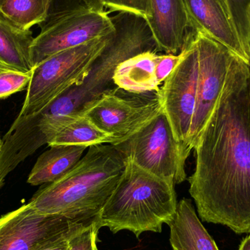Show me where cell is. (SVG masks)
Returning a JSON list of instances; mask_svg holds the SVG:
<instances>
[{
  "instance_id": "1",
  "label": "cell",
  "mask_w": 250,
  "mask_h": 250,
  "mask_svg": "<svg viewBox=\"0 0 250 250\" xmlns=\"http://www.w3.org/2000/svg\"><path fill=\"white\" fill-rule=\"evenodd\" d=\"M250 67L233 56L196 145L189 192L204 222L250 233Z\"/></svg>"
},
{
  "instance_id": "2",
  "label": "cell",
  "mask_w": 250,
  "mask_h": 250,
  "mask_svg": "<svg viewBox=\"0 0 250 250\" xmlns=\"http://www.w3.org/2000/svg\"><path fill=\"white\" fill-rule=\"evenodd\" d=\"M123 154L111 144L89 146L64 176L40 189L29 201L37 212L73 220H95L124 170Z\"/></svg>"
},
{
  "instance_id": "3",
  "label": "cell",
  "mask_w": 250,
  "mask_h": 250,
  "mask_svg": "<svg viewBox=\"0 0 250 250\" xmlns=\"http://www.w3.org/2000/svg\"><path fill=\"white\" fill-rule=\"evenodd\" d=\"M125 161L115 189L95 218L98 228L113 233L129 230L137 238L145 232L161 233L176 215L175 184Z\"/></svg>"
},
{
  "instance_id": "4",
  "label": "cell",
  "mask_w": 250,
  "mask_h": 250,
  "mask_svg": "<svg viewBox=\"0 0 250 250\" xmlns=\"http://www.w3.org/2000/svg\"><path fill=\"white\" fill-rule=\"evenodd\" d=\"M108 36L60 51L35 66L18 118L38 114L72 86L82 85Z\"/></svg>"
},
{
  "instance_id": "5",
  "label": "cell",
  "mask_w": 250,
  "mask_h": 250,
  "mask_svg": "<svg viewBox=\"0 0 250 250\" xmlns=\"http://www.w3.org/2000/svg\"><path fill=\"white\" fill-rule=\"evenodd\" d=\"M111 19L114 30L81 85L92 101L118 89L113 82V76L123 62L141 53L160 51L144 16L122 11Z\"/></svg>"
},
{
  "instance_id": "6",
  "label": "cell",
  "mask_w": 250,
  "mask_h": 250,
  "mask_svg": "<svg viewBox=\"0 0 250 250\" xmlns=\"http://www.w3.org/2000/svg\"><path fill=\"white\" fill-rule=\"evenodd\" d=\"M114 146L125 160L154 176L175 185L186 180L185 163L191 151L176 139L163 111L129 139Z\"/></svg>"
},
{
  "instance_id": "7",
  "label": "cell",
  "mask_w": 250,
  "mask_h": 250,
  "mask_svg": "<svg viewBox=\"0 0 250 250\" xmlns=\"http://www.w3.org/2000/svg\"><path fill=\"white\" fill-rule=\"evenodd\" d=\"M117 89L89 103L82 112L101 130L117 140L129 139L163 111L158 92L125 96Z\"/></svg>"
},
{
  "instance_id": "8",
  "label": "cell",
  "mask_w": 250,
  "mask_h": 250,
  "mask_svg": "<svg viewBox=\"0 0 250 250\" xmlns=\"http://www.w3.org/2000/svg\"><path fill=\"white\" fill-rule=\"evenodd\" d=\"M41 26L31 48L34 67L60 51L106 36L114 30L111 17L105 10L74 12L48 19Z\"/></svg>"
},
{
  "instance_id": "9",
  "label": "cell",
  "mask_w": 250,
  "mask_h": 250,
  "mask_svg": "<svg viewBox=\"0 0 250 250\" xmlns=\"http://www.w3.org/2000/svg\"><path fill=\"white\" fill-rule=\"evenodd\" d=\"M195 31L191 35L176 68L159 90L163 111L173 135L181 144L189 146V135L196 105L198 54Z\"/></svg>"
},
{
  "instance_id": "10",
  "label": "cell",
  "mask_w": 250,
  "mask_h": 250,
  "mask_svg": "<svg viewBox=\"0 0 250 250\" xmlns=\"http://www.w3.org/2000/svg\"><path fill=\"white\" fill-rule=\"evenodd\" d=\"M195 38L198 77L196 105L189 135L191 150L194 149L218 102L234 56L226 46L202 32L195 31Z\"/></svg>"
},
{
  "instance_id": "11",
  "label": "cell",
  "mask_w": 250,
  "mask_h": 250,
  "mask_svg": "<svg viewBox=\"0 0 250 250\" xmlns=\"http://www.w3.org/2000/svg\"><path fill=\"white\" fill-rule=\"evenodd\" d=\"M82 222L87 221L39 214L27 203L0 217V250H40Z\"/></svg>"
},
{
  "instance_id": "12",
  "label": "cell",
  "mask_w": 250,
  "mask_h": 250,
  "mask_svg": "<svg viewBox=\"0 0 250 250\" xmlns=\"http://www.w3.org/2000/svg\"><path fill=\"white\" fill-rule=\"evenodd\" d=\"M147 23L160 51L177 54L193 33L185 0H148Z\"/></svg>"
},
{
  "instance_id": "13",
  "label": "cell",
  "mask_w": 250,
  "mask_h": 250,
  "mask_svg": "<svg viewBox=\"0 0 250 250\" xmlns=\"http://www.w3.org/2000/svg\"><path fill=\"white\" fill-rule=\"evenodd\" d=\"M191 27L226 46L250 67L239 34L229 13L217 0H185Z\"/></svg>"
},
{
  "instance_id": "14",
  "label": "cell",
  "mask_w": 250,
  "mask_h": 250,
  "mask_svg": "<svg viewBox=\"0 0 250 250\" xmlns=\"http://www.w3.org/2000/svg\"><path fill=\"white\" fill-rule=\"evenodd\" d=\"M91 102L81 85L72 86L38 114L23 117L22 128L32 142L48 144L67 117L82 112Z\"/></svg>"
},
{
  "instance_id": "15",
  "label": "cell",
  "mask_w": 250,
  "mask_h": 250,
  "mask_svg": "<svg viewBox=\"0 0 250 250\" xmlns=\"http://www.w3.org/2000/svg\"><path fill=\"white\" fill-rule=\"evenodd\" d=\"M167 226L172 250H219L188 198L178 203L176 215Z\"/></svg>"
},
{
  "instance_id": "16",
  "label": "cell",
  "mask_w": 250,
  "mask_h": 250,
  "mask_svg": "<svg viewBox=\"0 0 250 250\" xmlns=\"http://www.w3.org/2000/svg\"><path fill=\"white\" fill-rule=\"evenodd\" d=\"M32 32L13 23L0 11V69L30 73Z\"/></svg>"
},
{
  "instance_id": "17",
  "label": "cell",
  "mask_w": 250,
  "mask_h": 250,
  "mask_svg": "<svg viewBox=\"0 0 250 250\" xmlns=\"http://www.w3.org/2000/svg\"><path fill=\"white\" fill-rule=\"evenodd\" d=\"M157 54L141 53L123 62L114 71V85L118 89L135 95L159 92L160 84L155 75Z\"/></svg>"
},
{
  "instance_id": "18",
  "label": "cell",
  "mask_w": 250,
  "mask_h": 250,
  "mask_svg": "<svg viewBox=\"0 0 250 250\" xmlns=\"http://www.w3.org/2000/svg\"><path fill=\"white\" fill-rule=\"evenodd\" d=\"M87 148L85 146H50L34 165L28 183L38 186L56 182L79 163Z\"/></svg>"
},
{
  "instance_id": "19",
  "label": "cell",
  "mask_w": 250,
  "mask_h": 250,
  "mask_svg": "<svg viewBox=\"0 0 250 250\" xmlns=\"http://www.w3.org/2000/svg\"><path fill=\"white\" fill-rule=\"evenodd\" d=\"M117 140L101 130L83 112L67 117L60 125L48 145L85 146L101 144L115 145Z\"/></svg>"
},
{
  "instance_id": "20",
  "label": "cell",
  "mask_w": 250,
  "mask_h": 250,
  "mask_svg": "<svg viewBox=\"0 0 250 250\" xmlns=\"http://www.w3.org/2000/svg\"><path fill=\"white\" fill-rule=\"evenodd\" d=\"M51 0H4L0 11L24 30L42 24L48 19Z\"/></svg>"
},
{
  "instance_id": "21",
  "label": "cell",
  "mask_w": 250,
  "mask_h": 250,
  "mask_svg": "<svg viewBox=\"0 0 250 250\" xmlns=\"http://www.w3.org/2000/svg\"><path fill=\"white\" fill-rule=\"evenodd\" d=\"M232 22L250 59V0H226Z\"/></svg>"
},
{
  "instance_id": "22",
  "label": "cell",
  "mask_w": 250,
  "mask_h": 250,
  "mask_svg": "<svg viewBox=\"0 0 250 250\" xmlns=\"http://www.w3.org/2000/svg\"><path fill=\"white\" fill-rule=\"evenodd\" d=\"M32 76V71L22 73L0 69V99L8 98L27 87Z\"/></svg>"
},
{
  "instance_id": "23",
  "label": "cell",
  "mask_w": 250,
  "mask_h": 250,
  "mask_svg": "<svg viewBox=\"0 0 250 250\" xmlns=\"http://www.w3.org/2000/svg\"><path fill=\"white\" fill-rule=\"evenodd\" d=\"M99 230L95 220L72 239L67 250H98L97 245Z\"/></svg>"
},
{
  "instance_id": "24",
  "label": "cell",
  "mask_w": 250,
  "mask_h": 250,
  "mask_svg": "<svg viewBox=\"0 0 250 250\" xmlns=\"http://www.w3.org/2000/svg\"><path fill=\"white\" fill-rule=\"evenodd\" d=\"M95 220L87 222H82L77 223L70 229H67L61 234L56 236L54 239L45 244L43 247L38 250H67L70 247L72 239L80 233L86 226L93 223Z\"/></svg>"
},
{
  "instance_id": "25",
  "label": "cell",
  "mask_w": 250,
  "mask_h": 250,
  "mask_svg": "<svg viewBox=\"0 0 250 250\" xmlns=\"http://www.w3.org/2000/svg\"><path fill=\"white\" fill-rule=\"evenodd\" d=\"M104 7L110 12H131L146 18L148 0H104Z\"/></svg>"
},
{
  "instance_id": "26",
  "label": "cell",
  "mask_w": 250,
  "mask_h": 250,
  "mask_svg": "<svg viewBox=\"0 0 250 250\" xmlns=\"http://www.w3.org/2000/svg\"><path fill=\"white\" fill-rule=\"evenodd\" d=\"M183 53L173 54H157L155 60V75L157 82L162 83L170 76L180 62Z\"/></svg>"
},
{
  "instance_id": "27",
  "label": "cell",
  "mask_w": 250,
  "mask_h": 250,
  "mask_svg": "<svg viewBox=\"0 0 250 250\" xmlns=\"http://www.w3.org/2000/svg\"><path fill=\"white\" fill-rule=\"evenodd\" d=\"M90 9L84 0H51L49 14L46 20Z\"/></svg>"
},
{
  "instance_id": "28",
  "label": "cell",
  "mask_w": 250,
  "mask_h": 250,
  "mask_svg": "<svg viewBox=\"0 0 250 250\" xmlns=\"http://www.w3.org/2000/svg\"><path fill=\"white\" fill-rule=\"evenodd\" d=\"M90 10L95 11H104V0H84Z\"/></svg>"
},
{
  "instance_id": "29",
  "label": "cell",
  "mask_w": 250,
  "mask_h": 250,
  "mask_svg": "<svg viewBox=\"0 0 250 250\" xmlns=\"http://www.w3.org/2000/svg\"><path fill=\"white\" fill-rule=\"evenodd\" d=\"M238 250H250V235L244 238Z\"/></svg>"
},
{
  "instance_id": "30",
  "label": "cell",
  "mask_w": 250,
  "mask_h": 250,
  "mask_svg": "<svg viewBox=\"0 0 250 250\" xmlns=\"http://www.w3.org/2000/svg\"><path fill=\"white\" fill-rule=\"evenodd\" d=\"M217 1H218L221 4V5L223 6V8L225 9V10H226V11L229 13V16H230V14H229V7H228L227 1H226V0H217Z\"/></svg>"
},
{
  "instance_id": "31",
  "label": "cell",
  "mask_w": 250,
  "mask_h": 250,
  "mask_svg": "<svg viewBox=\"0 0 250 250\" xmlns=\"http://www.w3.org/2000/svg\"><path fill=\"white\" fill-rule=\"evenodd\" d=\"M3 182V179H1V176H0V188H1V184H2Z\"/></svg>"
},
{
  "instance_id": "32",
  "label": "cell",
  "mask_w": 250,
  "mask_h": 250,
  "mask_svg": "<svg viewBox=\"0 0 250 250\" xmlns=\"http://www.w3.org/2000/svg\"><path fill=\"white\" fill-rule=\"evenodd\" d=\"M249 100L250 104V83H249Z\"/></svg>"
},
{
  "instance_id": "33",
  "label": "cell",
  "mask_w": 250,
  "mask_h": 250,
  "mask_svg": "<svg viewBox=\"0 0 250 250\" xmlns=\"http://www.w3.org/2000/svg\"><path fill=\"white\" fill-rule=\"evenodd\" d=\"M3 1H4V0H0V8H1V5H2Z\"/></svg>"
},
{
  "instance_id": "34",
  "label": "cell",
  "mask_w": 250,
  "mask_h": 250,
  "mask_svg": "<svg viewBox=\"0 0 250 250\" xmlns=\"http://www.w3.org/2000/svg\"><path fill=\"white\" fill-rule=\"evenodd\" d=\"M1 139L0 138V147H1Z\"/></svg>"
},
{
  "instance_id": "35",
  "label": "cell",
  "mask_w": 250,
  "mask_h": 250,
  "mask_svg": "<svg viewBox=\"0 0 250 250\" xmlns=\"http://www.w3.org/2000/svg\"><path fill=\"white\" fill-rule=\"evenodd\" d=\"M249 21H250V11Z\"/></svg>"
}]
</instances>
